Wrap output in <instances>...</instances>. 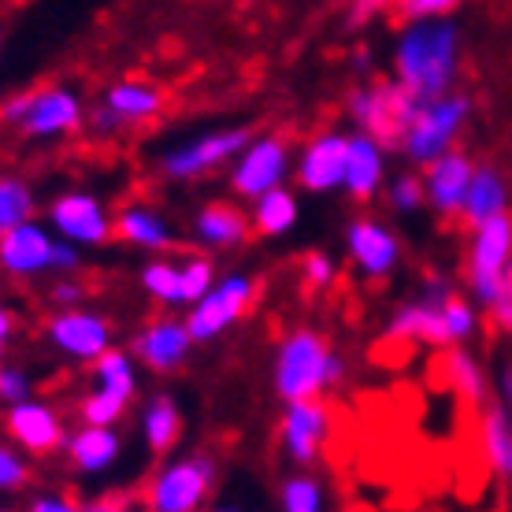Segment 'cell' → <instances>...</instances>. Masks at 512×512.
Listing matches in <instances>:
<instances>
[{"label":"cell","instance_id":"31","mask_svg":"<svg viewBox=\"0 0 512 512\" xmlns=\"http://www.w3.org/2000/svg\"><path fill=\"white\" fill-rule=\"evenodd\" d=\"M104 101L127 119V127L130 123H149V119L160 116V108H164L160 90H156V86H145V82H116L112 90L104 93Z\"/></svg>","mask_w":512,"mask_h":512},{"label":"cell","instance_id":"41","mask_svg":"<svg viewBox=\"0 0 512 512\" xmlns=\"http://www.w3.org/2000/svg\"><path fill=\"white\" fill-rule=\"evenodd\" d=\"M461 8V0H394V12L409 19H431V15H453Z\"/></svg>","mask_w":512,"mask_h":512},{"label":"cell","instance_id":"6","mask_svg":"<svg viewBox=\"0 0 512 512\" xmlns=\"http://www.w3.org/2000/svg\"><path fill=\"white\" fill-rule=\"evenodd\" d=\"M256 290H260L256 279L253 275H242V271L223 275V279L212 282L208 294L197 297L190 305V316H186V327H190L193 342L205 346V342H216L219 334L231 331L234 323L253 308Z\"/></svg>","mask_w":512,"mask_h":512},{"label":"cell","instance_id":"11","mask_svg":"<svg viewBox=\"0 0 512 512\" xmlns=\"http://www.w3.org/2000/svg\"><path fill=\"white\" fill-rule=\"evenodd\" d=\"M45 338L56 353L78 364H93L104 349H112V323L93 308H56V316L45 323Z\"/></svg>","mask_w":512,"mask_h":512},{"label":"cell","instance_id":"33","mask_svg":"<svg viewBox=\"0 0 512 512\" xmlns=\"http://www.w3.org/2000/svg\"><path fill=\"white\" fill-rule=\"evenodd\" d=\"M279 505L286 512H320L327 505V490H323V483L316 475L294 472L290 479H282Z\"/></svg>","mask_w":512,"mask_h":512},{"label":"cell","instance_id":"27","mask_svg":"<svg viewBox=\"0 0 512 512\" xmlns=\"http://www.w3.org/2000/svg\"><path fill=\"white\" fill-rule=\"evenodd\" d=\"M179 431H182V412L175 405V397L167 394H156L145 412H141V435H145V449L153 453L156 461L167 457L175 442H179Z\"/></svg>","mask_w":512,"mask_h":512},{"label":"cell","instance_id":"28","mask_svg":"<svg viewBox=\"0 0 512 512\" xmlns=\"http://www.w3.org/2000/svg\"><path fill=\"white\" fill-rule=\"evenodd\" d=\"M297 216H301V205H297L294 193L282 190V186L260 193L253 201V212H249L253 234H260V238H282V234H290Z\"/></svg>","mask_w":512,"mask_h":512},{"label":"cell","instance_id":"15","mask_svg":"<svg viewBox=\"0 0 512 512\" xmlns=\"http://www.w3.org/2000/svg\"><path fill=\"white\" fill-rule=\"evenodd\" d=\"M349 164V134L342 130H323L308 141L297 156V186L308 193H334L346 186Z\"/></svg>","mask_w":512,"mask_h":512},{"label":"cell","instance_id":"32","mask_svg":"<svg viewBox=\"0 0 512 512\" xmlns=\"http://www.w3.org/2000/svg\"><path fill=\"white\" fill-rule=\"evenodd\" d=\"M141 286L145 294L160 301L167 308H186L182 305V279H179V264L175 260H149L141 268Z\"/></svg>","mask_w":512,"mask_h":512},{"label":"cell","instance_id":"35","mask_svg":"<svg viewBox=\"0 0 512 512\" xmlns=\"http://www.w3.org/2000/svg\"><path fill=\"white\" fill-rule=\"evenodd\" d=\"M386 205L394 208L397 216H412L427 205V193H423V175L416 171H401L386 182Z\"/></svg>","mask_w":512,"mask_h":512},{"label":"cell","instance_id":"26","mask_svg":"<svg viewBox=\"0 0 512 512\" xmlns=\"http://www.w3.org/2000/svg\"><path fill=\"white\" fill-rule=\"evenodd\" d=\"M479 446H483V461L501 483H512V409L505 401L483 405V420H479Z\"/></svg>","mask_w":512,"mask_h":512},{"label":"cell","instance_id":"45","mask_svg":"<svg viewBox=\"0 0 512 512\" xmlns=\"http://www.w3.org/2000/svg\"><path fill=\"white\" fill-rule=\"evenodd\" d=\"M75 501L67 498H30V512H71Z\"/></svg>","mask_w":512,"mask_h":512},{"label":"cell","instance_id":"24","mask_svg":"<svg viewBox=\"0 0 512 512\" xmlns=\"http://www.w3.org/2000/svg\"><path fill=\"white\" fill-rule=\"evenodd\" d=\"M67 461L82 475H101L119 461L123 442H119L116 427H101V423H82L75 435L64 438Z\"/></svg>","mask_w":512,"mask_h":512},{"label":"cell","instance_id":"19","mask_svg":"<svg viewBox=\"0 0 512 512\" xmlns=\"http://www.w3.org/2000/svg\"><path fill=\"white\" fill-rule=\"evenodd\" d=\"M52 249H56V238L41 223L26 219V223L0 234V271L8 279H38V275H49Z\"/></svg>","mask_w":512,"mask_h":512},{"label":"cell","instance_id":"30","mask_svg":"<svg viewBox=\"0 0 512 512\" xmlns=\"http://www.w3.org/2000/svg\"><path fill=\"white\" fill-rule=\"evenodd\" d=\"M442 375H446V383L453 386L468 405H487V372H483V364H479L464 346H449Z\"/></svg>","mask_w":512,"mask_h":512},{"label":"cell","instance_id":"43","mask_svg":"<svg viewBox=\"0 0 512 512\" xmlns=\"http://www.w3.org/2000/svg\"><path fill=\"white\" fill-rule=\"evenodd\" d=\"M86 127H90L97 138H112V134H119V130L127 127V119L119 116L108 101H101V104H93L90 112H86Z\"/></svg>","mask_w":512,"mask_h":512},{"label":"cell","instance_id":"9","mask_svg":"<svg viewBox=\"0 0 512 512\" xmlns=\"http://www.w3.org/2000/svg\"><path fill=\"white\" fill-rule=\"evenodd\" d=\"M290 141L282 134H260V138H249L245 149L234 156L231 167V190L242 197V201H256L260 193L275 190L286 182L290 175Z\"/></svg>","mask_w":512,"mask_h":512},{"label":"cell","instance_id":"14","mask_svg":"<svg viewBox=\"0 0 512 512\" xmlns=\"http://www.w3.org/2000/svg\"><path fill=\"white\" fill-rule=\"evenodd\" d=\"M82 119H86V104L75 90L45 86V90H30L26 112L15 130H23L26 138H64L82 127Z\"/></svg>","mask_w":512,"mask_h":512},{"label":"cell","instance_id":"7","mask_svg":"<svg viewBox=\"0 0 512 512\" xmlns=\"http://www.w3.org/2000/svg\"><path fill=\"white\" fill-rule=\"evenodd\" d=\"M453 294V286L446 279L423 282V290L409 301H401L394 308V316L386 323V342H420L431 349H449V331H446V297Z\"/></svg>","mask_w":512,"mask_h":512},{"label":"cell","instance_id":"1","mask_svg":"<svg viewBox=\"0 0 512 512\" xmlns=\"http://www.w3.org/2000/svg\"><path fill=\"white\" fill-rule=\"evenodd\" d=\"M461 75V26L449 15L409 19L394 41V78L405 82L416 101H431L453 90Z\"/></svg>","mask_w":512,"mask_h":512},{"label":"cell","instance_id":"12","mask_svg":"<svg viewBox=\"0 0 512 512\" xmlns=\"http://www.w3.org/2000/svg\"><path fill=\"white\" fill-rule=\"evenodd\" d=\"M331 435V409L323 405V397H301V401H286L279 423L282 453L286 461L297 468L320 461L323 442Z\"/></svg>","mask_w":512,"mask_h":512},{"label":"cell","instance_id":"34","mask_svg":"<svg viewBox=\"0 0 512 512\" xmlns=\"http://www.w3.org/2000/svg\"><path fill=\"white\" fill-rule=\"evenodd\" d=\"M34 212H38V201L23 179H0V234L34 219Z\"/></svg>","mask_w":512,"mask_h":512},{"label":"cell","instance_id":"20","mask_svg":"<svg viewBox=\"0 0 512 512\" xmlns=\"http://www.w3.org/2000/svg\"><path fill=\"white\" fill-rule=\"evenodd\" d=\"M193 346H197V342H193L186 320H171V316H167V320H153L149 327H141L138 338H134V357H138L149 372L167 375L186 364Z\"/></svg>","mask_w":512,"mask_h":512},{"label":"cell","instance_id":"10","mask_svg":"<svg viewBox=\"0 0 512 512\" xmlns=\"http://www.w3.org/2000/svg\"><path fill=\"white\" fill-rule=\"evenodd\" d=\"M253 138L245 127H231V130H208V134H197V138L182 141L175 149H167L164 160H160V171L167 179L175 182H193L212 175L216 167H223L227 160L245 149V141Z\"/></svg>","mask_w":512,"mask_h":512},{"label":"cell","instance_id":"47","mask_svg":"<svg viewBox=\"0 0 512 512\" xmlns=\"http://www.w3.org/2000/svg\"><path fill=\"white\" fill-rule=\"evenodd\" d=\"M498 397L512 409V364H505V368H501V375H498Z\"/></svg>","mask_w":512,"mask_h":512},{"label":"cell","instance_id":"2","mask_svg":"<svg viewBox=\"0 0 512 512\" xmlns=\"http://www.w3.org/2000/svg\"><path fill=\"white\" fill-rule=\"evenodd\" d=\"M346 379V360L338 357L320 331L297 327L282 338L271 368V386L282 401H301V397H320Z\"/></svg>","mask_w":512,"mask_h":512},{"label":"cell","instance_id":"38","mask_svg":"<svg viewBox=\"0 0 512 512\" xmlns=\"http://www.w3.org/2000/svg\"><path fill=\"white\" fill-rule=\"evenodd\" d=\"M30 483V464L8 442H0V494H19Z\"/></svg>","mask_w":512,"mask_h":512},{"label":"cell","instance_id":"13","mask_svg":"<svg viewBox=\"0 0 512 512\" xmlns=\"http://www.w3.org/2000/svg\"><path fill=\"white\" fill-rule=\"evenodd\" d=\"M49 227L60 238L75 242L78 249H93L104 245L116 234V223L108 216V208L101 205V197H93L86 190H67L49 205Z\"/></svg>","mask_w":512,"mask_h":512},{"label":"cell","instance_id":"18","mask_svg":"<svg viewBox=\"0 0 512 512\" xmlns=\"http://www.w3.org/2000/svg\"><path fill=\"white\" fill-rule=\"evenodd\" d=\"M472 156L461 149H449V153L435 156L431 164H423V193H427V208L438 219H457L464 205V193L472 182Z\"/></svg>","mask_w":512,"mask_h":512},{"label":"cell","instance_id":"23","mask_svg":"<svg viewBox=\"0 0 512 512\" xmlns=\"http://www.w3.org/2000/svg\"><path fill=\"white\" fill-rule=\"evenodd\" d=\"M193 234H197L201 245L223 253V249L245 245V238L253 234V219H249V212L242 205H234V201H208L193 216Z\"/></svg>","mask_w":512,"mask_h":512},{"label":"cell","instance_id":"37","mask_svg":"<svg viewBox=\"0 0 512 512\" xmlns=\"http://www.w3.org/2000/svg\"><path fill=\"white\" fill-rule=\"evenodd\" d=\"M123 412H127V401L108 397V394H101V390H90V394L82 397V405H78L82 423H101V427H116V423L123 420Z\"/></svg>","mask_w":512,"mask_h":512},{"label":"cell","instance_id":"8","mask_svg":"<svg viewBox=\"0 0 512 512\" xmlns=\"http://www.w3.org/2000/svg\"><path fill=\"white\" fill-rule=\"evenodd\" d=\"M512 264V212L479 223L472 231V249H468V290L479 305H490V297L498 294L501 275Z\"/></svg>","mask_w":512,"mask_h":512},{"label":"cell","instance_id":"40","mask_svg":"<svg viewBox=\"0 0 512 512\" xmlns=\"http://www.w3.org/2000/svg\"><path fill=\"white\" fill-rule=\"evenodd\" d=\"M338 275L334 260L327 253H305L301 256V279H305L308 290H327Z\"/></svg>","mask_w":512,"mask_h":512},{"label":"cell","instance_id":"29","mask_svg":"<svg viewBox=\"0 0 512 512\" xmlns=\"http://www.w3.org/2000/svg\"><path fill=\"white\" fill-rule=\"evenodd\" d=\"M93 390H101L108 397H119V401H134L138 397V368H134V357L123 353V349H104L101 357L93 360Z\"/></svg>","mask_w":512,"mask_h":512},{"label":"cell","instance_id":"46","mask_svg":"<svg viewBox=\"0 0 512 512\" xmlns=\"http://www.w3.org/2000/svg\"><path fill=\"white\" fill-rule=\"evenodd\" d=\"M12 334H15V312L8 305H0V353L12 342Z\"/></svg>","mask_w":512,"mask_h":512},{"label":"cell","instance_id":"4","mask_svg":"<svg viewBox=\"0 0 512 512\" xmlns=\"http://www.w3.org/2000/svg\"><path fill=\"white\" fill-rule=\"evenodd\" d=\"M468 116H472V101L464 93H442V97H431L416 108L412 116V127L401 141V153L412 167L431 164L435 156L457 149V138L461 130L468 127Z\"/></svg>","mask_w":512,"mask_h":512},{"label":"cell","instance_id":"22","mask_svg":"<svg viewBox=\"0 0 512 512\" xmlns=\"http://www.w3.org/2000/svg\"><path fill=\"white\" fill-rule=\"evenodd\" d=\"M383 182H386V149L372 134L353 130L349 134V164H346V186L342 190L357 205H368Z\"/></svg>","mask_w":512,"mask_h":512},{"label":"cell","instance_id":"39","mask_svg":"<svg viewBox=\"0 0 512 512\" xmlns=\"http://www.w3.org/2000/svg\"><path fill=\"white\" fill-rule=\"evenodd\" d=\"M26 397H34L30 375L23 368H15V364H0V401L4 405H19Z\"/></svg>","mask_w":512,"mask_h":512},{"label":"cell","instance_id":"36","mask_svg":"<svg viewBox=\"0 0 512 512\" xmlns=\"http://www.w3.org/2000/svg\"><path fill=\"white\" fill-rule=\"evenodd\" d=\"M179 279H182V305L190 308L197 297L208 294V286L216 282V268H212V260L208 256H182L179 260Z\"/></svg>","mask_w":512,"mask_h":512},{"label":"cell","instance_id":"16","mask_svg":"<svg viewBox=\"0 0 512 512\" xmlns=\"http://www.w3.org/2000/svg\"><path fill=\"white\" fill-rule=\"evenodd\" d=\"M4 431L30 457H49L56 449H64V438H67L60 412L52 409V405H45V401H34V397H26L19 405H8Z\"/></svg>","mask_w":512,"mask_h":512},{"label":"cell","instance_id":"25","mask_svg":"<svg viewBox=\"0 0 512 512\" xmlns=\"http://www.w3.org/2000/svg\"><path fill=\"white\" fill-rule=\"evenodd\" d=\"M112 223H116L119 242L134 245V249H145V253H167V249L179 245V234L171 227V219L160 216V212L149 205H127Z\"/></svg>","mask_w":512,"mask_h":512},{"label":"cell","instance_id":"17","mask_svg":"<svg viewBox=\"0 0 512 512\" xmlns=\"http://www.w3.org/2000/svg\"><path fill=\"white\" fill-rule=\"evenodd\" d=\"M346 249L364 279H390L401 264V238L379 219H353L346 227Z\"/></svg>","mask_w":512,"mask_h":512},{"label":"cell","instance_id":"44","mask_svg":"<svg viewBox=\"0 0 512 512\" xmlns=\"http://www.w3.org/2000/svg\"><path fill=\"white\" fill-rule=\"evenodd\" d=\"M82 297H86V286L78 279H71V275H60L56 286L49 290V301L56 308H75V305H82Z\"/></svg>","mask_w":512,"mask_h":512},{"label":"cell","instance_id":"21","mask_svg":"<svg viewBox=\"0 0 512 512\" xmlns=\"http://www.w3.org/2000/svg\"><path fill=\"white\" fill-rule=\"evenodd\" d=\"M512 208V182L509 175L501 171L498 164H475L472 182H468V193H464L461 205V223L468 231H475L479 223L501 216Z\"/></svg>","mask_w":512,"mask_h":512},{"label":"cell","instance_id":"42","mask_svg":"<svg viewBox=\"0 0 512 512\" xmlns=\"http://www.w3.org/2000/svg\"><path fill=\"white\" fill-rule=\"evenodd\" d=\"M490 320H494V327L505 334H512V264L505 268V275H501V286L498 294L490 297Z\"/></svg>","mask_w":512,"mask_h":512},{"label":"cell","instance_id":"3","mask_svg":"<svg viewBox=\"0 0 512 512\" xmlns=\"http://www.w3.org/2000/svg\"><path fill=\"white\" fill-rule=\"evenodd\" d=\"M346 104H349L353 127L364 130V134H372L386 153L401 149V141H405V134H409V127H412V116H416V108H420V101L412 97L409 86L397 82V78L360 82V86H353Z\"/></svg>","mask_w":512,"mask_h":512},{"label":"cell","instance_id":"5","mask_svg":"<svg viewBox=\"0 0 512 512\" xmlns=\"http://www.w3.org/2000/svg\"><path fill=\"white\" fill-rule=\"evenodd\" d=\"M219 479V464L208 453H190L164 464L145 490V505L153 512H193L201 509Z\"/></svg>","mask_w":512,"mask_h":512}]
</instances>
